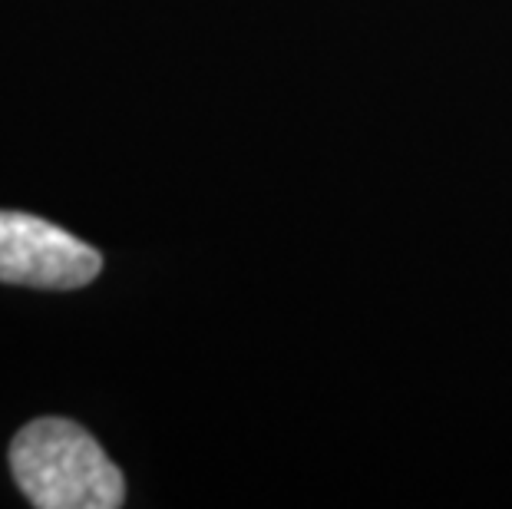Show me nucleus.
Segmentation results:
<instances>
[{
	"label": "nucleus",
	"mask_w": 512,
	"mask_h": 509,
	"mask_svg": "<svg viewBox=\"0 0 512 509\" xmlns=\"http://www.w3.org/2000/svg\"><path fill=\"white\" fill-rule=\"evenodd\" d=\"M103 272V255L40 215L0 209V281L40 291L83 288Z\"/></svg>",
	"instance_id": "nucleus-2"
},
{
	"label": "nucleus",
	"mask_w": 512,
	"mask_h": 509,
	"mask_svg": "<svg viewBox=\"0 0 512 509\" xmlns=\"http://www.w3.org/2000/svg\"><path fill=\"white\" fill-rule=\"evenodd\" d=\"M10 473L37 509H116L126 483L116 463L80 424L40 417L10 440Z\"/></svg>",
	"instance_id": "nucleus-1"
}]
</instances>
